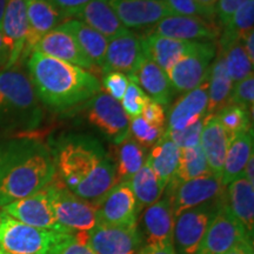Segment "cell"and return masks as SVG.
<instances>
[{"instance_id":"6da1fadb","label":"cell","mask_w":254,"mask_h":254,"mask_svg":"<svg viewBox=\"0 0 254 254\" xmlns=\"http://www.w3.org/2000/svg\"><path fill=\"white\" fill-rule=\"evenodd\" d=\"M52 152L57 176L71 192L87 201H95L118 184L113 160L93 136L67 134Z\"/></svg>"},{"instance_id":"7a4b0ae2","label":"cell","mask_w":254,"mask_h":254,"mask_svg":"<svg viewBox=\"0 0 254 254\" xmlns=\"http://www.w3.org/2000/svg\"><path fill=\"white\" fill-rule=\"evenodd\" d=\"M56 176L53 152L31 136L8 140L0 161V207L45 189Z\"/></svg>"},{"instance_id":"3957f363","label":"cell","mask_w":254,"mask_h":254,"mask_svg":"<svg viewBox=\"0 0 254 254\" xmlns=\"http://www.w3.org/2000/svg\"><path fill=\"white\" fill-rule=\"evenodd\" d=\"M27 69L38 99L52 110L72 109L101 91L98 78L86 69L36 51L28 56Z\"/></svg>"},{"instance_id":"277c9868","label":"cell","mask_w":254,"mask_h":254,"mask_svg":"<svg viewBox=\"0 0 254 254\" xmlns=\"http://www.w3.org/2000/svg\"><path fill=\"white\" fill-rule=\"evenodd\" d=\"M41 120L43 109L28 75L14 68L0 72V132L25 136Z\"/></svg>"},{"instance_id":"5b68a950","label":"cell","mask_w":254,"mask_h":254,"mask_svg":"<svg viewBox=\"0 0 254 254\" xmlns=\"http://www.w3.org/2000/svg\"><path fill=\"white\" fill-rule=\"evenodd\" d=\"M73 233L37 228L2 212L0 214V249L4 254H56Z\"/></svg>"},{"instance_id":"8992f818","label":"cell","mask_w":254,"mask_h":254,"mask_svg":"<svg viewBox=\"0 0 254 254\" xmlns=\"http://www.w3.org/2000/svg\"><path fill=\"white\" fill-rule=\"evenodd\" d=\"M46 190L57 221L65 230L84 232L97 226L94 205L71 192L57 174Z\"/></svg>"},{"instance_id":"52a82bcc","label":"cell","mask_w":254,"mask_h":254,"mask_svg":"<svg viewBox=\"0 0 254 254\" xmlns=\"http://www.w3.org/2000/svg\"><path fill=\"white\" fill-rule=\"evenodd\" d=\"M82 110L87 122L112 144L118 145L129 135V118L122 104L105 92H98Z\"/></svg>"},{"instance_id":"ba28073f","label":"cell","mask_w":254,"mask_h":254,"mask_svg":"<svg viewBox=\"0 0 254 254\" xmlns=\"http://www.w3.org/2000/svg\"><path fill=\"white\" fill-rule=\"evenodd\" d=\"M252 239L245 227L231 213L224 194L195 254H225L240 243L252 241Z\"/></svg>"},{"instance_id":"9c48e42d","label":"cell","mask_w":254,"mask_h":254,"mask_svg":"<svg viewBox=\"0 0 254 254\" xmlns=\"http://www.w3.org/2000/svg\"><path fill=\"white\" fill-rule=\"evenodd\" d=\"M92 204L95 208L97 225L114 227L136 226L139 208L128 183H118Z\"/></svg>"},{"instance_id":"30bf717a","label":"cell","mask_w":254,"mask_h":254,"mask_svg":"<svg viewBox=\"0 0 254 254\" xmlns=\"http://www.w3.org/2000/svg\"><path fill=\"white\" fill-rule=\"evenodd\" d=\"M225 194V193H224ZM198 207L187 209L174 218L173 240L182 254H195L212 218L217 213L222 198Z\"/></svg>"},{"instance_id":"8fae6325","label":"cell","mask_w":254,"mask_h":254,"mask_svg":"<svg viewBox=\"0 0 254 254\" xmlns=\"http://www.w3.org/2000/svg\"><path fill=\"white\" fill-rule=\"evenodd\" d=\"M217 56V44L204 41L195 52L184 57L166 71L171 86L178 93L194 90L208 77L212 62Z\"/></svg>"},{"instance_id":"7c38bea8","label":"cell","mask_w":254,"mask_h":254,"mask_svg":"<svg viewBox=\"0 0 254 254\" xmlns=\"http://www.w3.org/2000/svg\"><path fill=\"white\" fill-rule=\"evenodd\" d=\"M75 239L95 254H138L140 245L136 226L114 227L97 225L90 231L77 232Z\"/></svg>"},{"instance_id":"4fadbf2b","label":"cell","mask_w":254,"mask_h":254,"mask_svg":"<svg viewBox=\"0 0 254 254\" xmlns=\"http://www.w3.org/2000/svg\"><path fill=\"white\" fill-rule=\"evenodd\" d=\"M222 28L215 19L186 15H168L153 26L148 27L142 34H154L190 41H214L220 37Z\"/></svg>"},{"instance_id":"5bb4252c","label":"cell","mask_w":254,"mask_h":254,"mask_svg":"<svg viewBox=\"0 0 254 254\" xmlns=\"http://www.w3.org/2000/svg\"><path fill=\"white\" fill-rule=\"evenodd\" d=\"M166 187H168L167 196L171 200L174 218L187 209L219 199L224 194L225 189L220 178L215 177L214 174L187 180L177 186Z\"/></svg>"},{"instance_id":"9a60e30c","label":"cell","mask_w":254,"mask_h":254,"mask_svg":"<svg viewBox=\"0 0 254 254\" xmlns=\"http://www.w3.org/2000/svg\"><path fill=\"white\" fill-rule=\"evenodd\" d=\"M2 212L18 221L43 230L73 233L57 221L46 187L26 198L15 200L2 207Z\"/></svg>"},{"instance_id":"2e32d148","label":"cell","mask_w":254,"mask_h":254,"mask_svg":"<svg viewBox=\"0 0 254 254\" xmlns=\"http://www.w3.org/2000/svg\"><path fill=\"white\" fill-rule=\"evenodd\" d=\"M127 30H145L173 15L164 0H107Z\"/></svg>"},{"instance_id":"e0dca14e","label":"cell","mask_w":254,"mask_h":254,"mask_svg":"<svg viewBox=\"0 0 254 254\" xmlns=\"http://www.w3.org/2000/svg\"><path fill=\"white\" fill-rule=\"evenodd\" d=\"M28 30L26 0H7L1 34L8 60L5 69L13 68L19 59H21Z\"/></svg>"},{"instance_id":"ac0fdd59","label":"cell","mask_w":254,"mask_h":254,"mask_svg":"<svg viewBox=\"0 0 254 254\" xmlns=\"http://www.w3.org/2000/svg\"><path fill=\"white\" fill-rule=\"evenodd\" d=\"M33 51L44 56L51 57V58L73 64V65L86 69L92 74L98 72L101 73L100 69L87 58L74 38L58 27L41 38L39 43L34 46Z\"/></svg>"},{"instance_id":"d6986e66","label":"cell","mask_w":254,"mask_h":254,"mask_svg":"<svg viewBox=\"0 0 254 254\" xmlns=\"http://www.w3.org/2000/svg\"><path fill=\"white\" fill-rule=\"evenodd\" d=\"M140 37L141 49L144 56L167 71L184 57L195 52L204 41H190L172 39V38L142 34Z\"/></svg>"},{"instance_id":"ffe728a7","label":"cell","mask_w":254,"mask_h":254,"mask_svg":"<svg viewBox=\"0 0 254 254\" xmlns=\"http://www.w3.org/2000/svg\"><path fill=\"white\" fill-rule=\"evenodd\" d=\"M144 58L140 37L129 31L110 40L101 73L118 71L133 75Z\"/></svg>"},{"instance_id":"44dd1931","label":"cell","mask_w":254,"mask_h":254,"mask_svg":"<svg viewBox=\"0 0 254 254\" xmlns=\"http://www.w3.org/2000/svg\"><path fill=\"white\" fill-rule=\"evenodd\" d=\"M26 11L28 30L21 58H28L41 38L65 21L49 0H26Z\"/></svg>"},{"instance_id":"7402d4cb","label":"cell","mask_w":254,"mask_h":254,"mask_svg":"<svg viewBox=\"0 0 254 254\" xmlns=\"http://www.w3.org/2000/svg\"><path fill=\"white\" fill-rule=\"evenodd\" d=\"M142 220L148 247L173 246L174 215L167 195L146 207Z\"/></svg>"},{"instance_id":"603a6c76","label":"cell","mask_w":254,"mask_h":254,"mask_svg":"<svg viewBox=\"0 0 254 254\" xmlns=\"http://www.w3.org/2000/svg\"><path fill=\"white\" fill-rule=\"evenodd\" d=\"M208 103V77L198 87L187 92L174 104L168 114L170 131H180L206 117Z\"/></svg>"},{"instance_id":"cb8c5ba5","label":"cell","mask_w":254,"mask_h":254,"mask_svg":"<svg viewBox=\"0 0 254 254\" xmlns=\"http://www.w3.org/2000/svg\"><path fill=\"white\" fill-rule=\"evenodd\" d=\"M73 18L99 32L107 40L129 32L117 17L107 0H92Z\"/></svg>"},{"instance_id":"d4e9b609","label":"cell","mask_w":254,"mask_h":254,"mask_svg":"<svg viewBox=\"0 0 254 254\" xmlns=\"http://www.w3.org/2000/svg\"><path fill=\"white\" fill-rule=\"evenodd\" d=\"M134 80L142 91H146L150 99L161 106H167L173 98V88L165 69L145 58L141 60L133 75H127Z\"/></svg>"},{"instance_id":"484cf974","label":"cell","mask_w":254,"mask_h":254,"mask_svg":"<svg viewBox=\"0 0 254 254\" xmlns=\"http://www.w3.org/2000/svg\"><path fill=\"white\" fill-rule=\"evenodd\" d=\"M228 144L230 140L226 132L224 131L215 116L205 117L204 127L200 136V146L204 151L211 172L220 179Z\"/></svg>"},{"instance_id":"4316f807","label":"cell","mask_w":254,"mask_h":254,"mask_svg":"<svg viewBox=\"0 0 254 254\" xmlns=\"http://www.w3.org/2000/svg\"><path fill=\"white\" fill-rule=\"evenodd\" d=\"M225 196L228 209L253 238L254 230V185L240 177L228 184Z\"/></svg>"},{"instance_id":"83f0119b","label":"cell","mask_w":254,"mask_h":254,"mask_svg":"<svg viewBox=\"0 0 254 254\" xmlns=\"http://www.w3.org/2000/svg\"><path fill=\"white\" fill-rule=\"evenodd\" d=\"M58 28L71 34L87 58L100 71L103 69L105 55H106L107 45H109V40L103 34L77 19H67L63 24H60Z\"/></svg>"},{"instance_id":"f1b7e54d","label":"cell","mask_w":254,"mask_h":254,"mask_svg":"<svg viewBox=\"0 0 254 254\" xmlns=\"http://www.w3.org/2000/svg\"><path fill=\"white\" fill-rule=\"evenodd\" d=\"M112 157L118 183H128L147 160V148L136 142L131 135L112 148Z\"/></svg>"},{"instance_id":"f546056e","label":"cell","mask_w":254,"mask_h":254,"mask_svg":"<svg viewBox=\"0 0 254 254\" xmlns=\"http://www.w3.org/2000/svg\"><path fill=\"white\" fill-rule=\"evenodd\" d=\"M253 155V128L241 133L228 144L221 173V184L226 187L233 180L243 177L250 158Z\"/></svg>"},{"instance_id":"4dcf8cb0","label":"cell","mask_w":254,"mask_h":254,"mask_svg":"<svg viewBox=\"0 0 254 254\" xmlns=\"http://www.w3.org/2000/svg\"><path fill=\"white\" fill-rule=\"evenodd\" d=\"M233 85L224 58L220 53L217 52L208 73V103L206 117L214 116L222 107L226 106Z\"/></svg>"},{"instance_id":"1f68e13d","label":"cell","mask_w":254,"mask_h":254,"mask_svg":"<svg viewBox=\"0 0 254 254\" xmlns=\"http://www.w3.org/2000/svg\"><path fill=\"white\" fill-rule=\"evenodd\" d=\"M180 148L171 140L166 129L161 138L152 147L147 161L159 182L166 187L171 182L178 167Z\"/></svg>"},{"instance_id":"d6a6232c","label":"cell","mask_w":254,"mask_h":254,"mask_svg":"<svg viewBox=\"0 0 254 254\" xmlns=\"http://www.w3.org/2000/svg\"><path fill=\"white\" fill-rule=\"evenodd\" d=\"M128 185L134 195L139 211L157 202L166 189L159 182L158 177L155 176L147 160L144 166L129 179Z\"/></svg>"},{"instance_id":"836d02e7","label":"cell","mask_w":254,"mask_h":254,"mask_svg":"<svg viewBox=\"0 0 254 254\" xmlns=\"http://www.w3.org/2000/svg\"><path fill=\"white\" fill-rule=\"evenodd\" d=\"M209 174L213 173L209 170L201 146L196 145L193 147L180 148L177 171L167 186H177L180 183L209 176Z\"/></svg>"},{"instance_id":"e575fe53","label":"cell","mask_w":254,"mask_h":254,"mask_svg":"<svg viewBox=\"0 0 254 254\" xmlns=\"http://www.w3.org/2000/svg\"><path fill=\"white\" fill-rule=\"evenodd\" d=\"M219 53L225 60L227 72L233 84H237L253 74L254 64L251 63L247 57L243 41L219 40Z\"/></svg>"},{"instance_id":"d590c367","label":"cell","mask_w":254,"mask_h":254,"mask_svg":"<svg viewBox=\"0 0 254 254\" xmlns=\"http://www.w3.org/2000/svg\"><path fill=\"white\" fill-rule=\"evenodd\" d=\"M252 113L238 105L228 104L214 116L231 141L237 135L252 129Z\"/></svg>"},{"instance_id":"8d00e7d4","label":"cell","mask_w":254,"mask_h":254,"mask_svg":"<svg viewBox=\"0 0 254 254\" xmlns=\"http://www.w3.org/2000/svg\"><path fill=\"white\" fill-rule=\"evenodd\" d=\"M254 28V0H247L222 27L221 41H243Z\"/></svg>"},{"instance_id":"74e56055","label":"cell","mask_w":254,"mask_h":254,"mask_svg":"<svg viewBox=\"0 0 254 254\" xmlns=\"http://www.w3.org/2000/svg\"><path fill=\"white\" fill-rule=\"evenodd\" d=\"M128 79V87H127L120 104H122L127 117L131 119H134L136 117L141 116L142 111H144L145 106L147 105L148 100H150V97L141 90V87L133 79Z\"/></svg>"},{"instance_id":"f35d334b","label":"cell","mask_w":254,"mask_h":254,"mask_svg":"<svg viewBox=\"0 0 254 254\" xmlns=\"http://www.w3.org/2000/svg\"><path fill=\"white\" fill-rule=\"evenodd\" d=\"M165 129H159L150 126L141 116L136 117L132 119V122H129V135L145 148L153 147L155 142L164 134Z\"/></svg>"},{"instance_id":"ab89813d","label":"cell","mask_w":254,"mask_h":254,"mask_svg":"<svg viewBox=\"0 0 254 254\" xmlns=\"http://www.w3.org/2000/svg\"><path fill=\"white\" fill-rule=\"evenodd\" d=\"M205 118L196 120L194 124L180 129V131H170L166 128L168 136L174 144L179 148L193 147V146L200 145V136H201L202 127H204Z\"/></svg>"},{"instance_id":"60d3db41","label":"cell","mask_w":254,"mask_h":254,"mask_svg":"<svg viewBox=\"0 0 254 254\" xmlns=\"http://www.w3.org/2000/svg\"><path fill=\"white\" fill-rule=\"evenodd\" d=\"M228 104L238 105L253 112L254 104V78L253 74L233 85ZM227 104V105H228Z\"/></svg>"},{"instance_id":"b9f144b4","label":"cell","mask_w":254,"mask_h":254,"mask_svg":"<svg viewBox=\"0 0 254 254\" xmlns=\"http://www.w3.org/2000/svg\"><path fill=\"white\" fill-rule=\"evenodd\" d=\"M164 1L173 14L215 19L214 12L205 9L201 5H199L196 0H164Z\"/></svg>"},{"instance_id":"7bdbcfd3","label":"cell","mask_w":254,"mask_h":254,"mask_svg":"<svg viewBox=\"0 0 254 254\" xmlns=\"http://www.w3.org/2000/svg\"><path fill=\"white\" fill-rule=\"evenodd\" d=\"M129 79L127 74L118 71L103 73V86L107 93L117 101H122L124 94L128 87Z\"/></svg>"},{"instance_id":"ee69618b","label":"cell","mask_w":254,"mask_h":254,"mask_svg":"<svg viewBox=\"0 0 254 254\" xmlns=\"http://www.w3.org/2000/svg\"><path fill=\"white\" fill-rule=\"evenodd\" d=\"M247 0H219L214 7V17L221 28L227 25L234 13Z\"/></svg>"},{"instance_id":"f6af8a7d","label":"cell","mask_w":254,"mask_h":254,"mask_svg":"<svg viewBox=\"0 0 254 254\" xmlns=\"http://www.w3.org/2000/svg\"><path fill=\"white\" fill-rule=\"evenodd\" d=\"M141 117L148 125L159 129H165L166 125V113H165L164 106L158 104L157 101L150 99L147 105L142 111Z\"/></svg>"},{"instance_id":"bcb514c9","label":"cell","mask_w":254,"mask_h":254,"mask_svg":"<svg viewBox=\"0 0 254 254\" xmlns=\"http://www.w3.org/2000/svg\"><path fill=\"white\" fill-rule=\"evenodd\" d=\"M49 1L58 9L60 14L65 18V20H67V19L74 17L92 0H49Z\"/></svg>"},{"instance_id":"7dc6e473","label":"cell","mask_w":254,"mask_h":254,"mask_svg":"<svg viewBox=\"0 0 254 254\" xmlns=\"http://www.w3.org/2000/svg\"><path fill=\"white\" fill-rule=\"evenodd\" d=\"M56 254H95L90 247H87L80 241L75 239L74 234H71L67 239L64 240V243L57 250Z\"/></svg>"},{"instance_id":"c3c4849f","label":"cell","mask_w":254,"mask_h":254,"mask_svg":"<svg viewBox=\"0 0 254 254\" xmlns=\"http://www.w3.org/2000/svg\"><path fill=\"white\" fill-rule=\"evenodd\" d=\"M225 254H253V241H244Z\"/></svg>"},{"instance_id":"681fc988","label":"cell","mask_w":254,"mask_h":254,"mask_svg":"<svg viewBox=\"0 0 254 254\" xmlns=\"http://www.w3.org/2000/svg\"><path fill=\"white\" fill-rule=\"evenodd\" d=\"M243 44L247 57H249L251 63L254 64V31L247 34L245 39L243 40Z\"/></svg>"},{"instance_id":"f907efd6","label":"cell","mask_w":254,"mask_h":254,"mask_svg":"<svg viewBox=\"0 0 254 254\" xmlns=\"http://www.w3.org/2000/svg\"><path fill=\"white\" fill-rule=\"evenodd\" d=\"M138 254H177L173 246L170 247H148L146 246Z\"/></svg>"},{"instance_id":"816d5d0a","label":"cell","mask_w":254,"mask_h":254,"mask_svg":"<svg viewBox=\"0 0 254 254\" xmlns=\"http://www.w3.org/2000/svg\"><path fill=\"white\" fill-rule=\"evenodd\" d=\"M253 168H254V155L250 158L249 163H247L245 170H244V173H243V177L246 178L247 180L251 184H253L254 185V176H253Z\"/></svg>"},{"instance_id":"f5cc1de1","label":"cell","mask_w":254,"mask_h":254,"mask_svg":"<svg viewBox=\"0 0 254 254\" xmlns=\"http://www.w3.org/2000/svg\"><path fill=\"white\" fill-rule=\"evenodd\" d=\"M8 60V53L7 50H6L5 44H4V39H2V34L0 32V66H6Z\"/></svg>"},{"instance_id":"db71d44e","label":"cell","mask_w":254,"mask_h":254,"mask_svg":"<svg viewBox=\"0 0 254 254\" xmlns=\"http://www.w3.org/2000/svg\"><path fill=\"white\" fill-rule=\"evenodd\" d=\"M196 1H198L199 5H201L205 9H207V11L214 12V7L219 0H196Z\"/></svg>"},{"instance_id":"11a10c76","label":"cell","mask_w":254,"mask_h":254,"mask_svg":"<svg viewBox=\"0 0 254 254\" xmlns=\"http://www.w3.org/2000/svg\"><path fill=\"white\" fill-rule=\"evenodd\" d=\"M6 5H7V0H0V32H1L2 19H4Z\"/></svg>"},{"instance_id":"9f6ffc18","label":"cell","mask_w":254,"mask_h":254,"mask_svg":"<svg viewBox=\"0 0 254 254\" xmlns=\"http://www.w3.org/2000/svg\"><path fill=\"white\" fill-rule=\"evenodd\" d=\"M7 142H8V140H2V139H0V161H1L2 157H4V153H5V150H6V146H7Z\"/></svg>"},{"instance_id":"6f0895ef","label":"cell","mask_w":254,"mask_h":254,"mask_svg":"<svg viewBox=\"0 0 254 254\" xmlns=\"http://www.w3.org/2000/svg\"><path fill=\"white\" fill-rule=\"evenodd\" d=\"M0 254H4V253H2V251H1V249H0Z\"/></svg>"},{"instance_id":"680465c9","label":"cell","mask_w":254,"mask_h":254,"mask_svg":"<svg viewBox=\"0 0 254 254\" xmlns=\"http://www.w3.org/2000/svg\"><path fill=\"white\" fill-rule=\"evenodd\" d=\"M0 214H1V211H0Z\"/></svg>"}]
</instances>
